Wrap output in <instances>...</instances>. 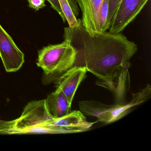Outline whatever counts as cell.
I'll list each match as a JSON object with an SVG mask.
<instances>
[{
  "mask_svg": "<svg viewBox=\"0 0 151 151\" xmlns=\"http://www.w3.org/2000/svg\"><path fill=\"white\" fill-rule=\"evenodd\" d=\"M63 39L76 52L73 66L85 67L100 81H107L129 63L137 51V45L122 33L106 31L92 36L82 22L75 28H64Z\"/></svg>",
  "mask_w": 151,
  "mask_h": 151,
  "instance_id": "6da1fadb",
  "label": "cell"
},
{
  "mask_svg": "<svg viewBox=\"0 0 151 151\" xmlns=\"http://www.w3.org/2000/svg\"><path fill=\"white\" fill-rule=\"evenodd\" d=\"M54 119L47 110L45 99L33 101L26 105L17 119L0 121V134H53L50 123Z\"/></svg>",
  "mask_w": 151,
  "mask_h": 151,
  "instance_id": "7a4b0ae2",
  "label": "cell"
},
{
  "mask_svg": "<svg viewBox=\"0 0 151 151\" xmlns=\"http://www.w3.org/2000/svg\"><path fill=\"white\" fill-rule=\"evenodd\" d=\"M76 52L69 41L49 45L38 51L37 64L43 70L42 82L49 84L74 66Z\"/></svg>",
  "mask_w": 151,
  "mask_h": 151,
  "instance_id": "3957f363",
  "label": "cell"
},
{
  "mask_svg": "<svg viewBox=\"0 0 151 151\" xmlns=\"http://www.w3.org/2000/svg\"><path fill=\"white\" fill-rule=\"evenodd\" d=\"M151 95V87L147 84L137 93H133L130 101L126 104L107 105L91 100L79 101V109L85 115L94 116L98 121L110 124L124 117L132 107L148 100Z\"/></svg>",
  "mask_w": 151,
  "mask_h": 151,
  "instance_id": "277c9868",
  "label": "cell"
},
{
  "mask_svg": "<svg viewBox=\"0 0 151 151\" xmlns=\"http://www.w3.org/2000/svg\"><path fill=\"white\" fill-rule=\"evenodd\" d=\"M148 0H121L112 18L109 32L121 33L139 14Z\"/></svg>",
  "mask_w": 151,
  "mask_h": 151,
  "instance_id": "5b68a950",
  "label": "cell"
},
{
  "mask_svg": "<svg viewBox=\"0 0 151 151\" xmlns=\"http://www.w3.org/2000/svg\"><path fill=\"white\" fill-rule=\"evenodd\" d=\"M0 57L6 71L16 72L24 62V54L0 24Z\"/></svg>",
  "mask_w": 151,
  "mask_h": 151,
  "instance_id": "8992f818",
  "label": "cell"
},
{
  "mask_svg": "<svg viewBox=\"0 0 151 151\" xmlns=\"http://www.w3.org/2000/svg\"><path fill=\"white\" fill-rule=\"evenodd\" d=\"M98 121L88 122L81 111H70L66 116L54 119L50 124L54 134H65L83 132L89 130Z\"/></svg>",
  "mask_w": 151,
  "mask_h": 151,
  "instance_id": "52a82bcc",
  "label": "cell"
},
{
  "mask_svg": "<svg viewBox=\"0 0 151 151\" xmlns=\"http://www.w3.org/2000/svg\"><path fill=\"white\" fill-rule=\"evenodd\" d=\"M87 72L85 67L73 66L54 82L57 89L64 93L71 103L78 86L85 77Z\"/></svg>",
  "mask_w": 151,
  "mask_h": 151,
  "instance_id": "ba28073f",
  "label": "cell"
},
{
  "mask_svg": "<svg viewBox=\"0 0 151 151\" xmlns=\"http://www.w3.org/2000/svg\"><path fill=\"white\" fill-rule=\"evenodd\" d=\"M130 63L118 70L107 81L97 80L96 84L111 91L114 94L118 104L124 99L127 90L129 88Z\"/></svg>",
  "mask_w": 151,
  "mask_h": 151,
  "instance_id": "9c48e42d",
  "label": "cell"
},
{
  "mask_svg": "<svg viewBox=\"0 0 151 151\" xmlns=\"http://www.w3.org/2000/svg\"><path fill=\"white\" fill-rule=\"evenodd\" d=\"M45 100L49 114L54 119L66 116L71 111V102L60 89L56 88Z\"/></svg>",
  "mask_w": 151,
  "mask_h": 151,
  "instance_id": "30bf717a",
  "label": "cell"
},
{
  "mask_svg": "<svg viewBox=\"0 0 151 151\" xmlns=\"http://www.w3.org/2000/svg\"><path fill=\"white\" fill-rule=\"evenodd\" d=\"M63 13L68 22L69 27L75 28L80 25L81 19H77L79 9L75 0H58Z\"/></svg>",
  "mask_w": 151,
  "mask_h": 151,
  "instance_id": "8fae6325",
  "label": "cell"
},
{
  "mask_svg": "<svg viewBox=\"0 0 151 151\" xmlns=\"http://www.w3.org/2000/svg\"><path fill=\"white\" fill-rule=\"evenodd\" d=\"M82 13V23L86 31L93 36L92 8L94 0H76Z\"/></svg>",
  "mask_w": 151,
  "mask_h": 151,
  "instance_id": "7c38bea8",
  "label": "cell"
},
{
  "mask_svg": "<svg viewBox=\"0 0 151 151\" xmlns=\"http://www.w3.org/2000/svg\"><path fill=\"white\" fill-rule=\"evenodd\" d=\"M104 0H94L92 8V22L93 36L101 33L100 15Z\"/></svg>",
  "mask_w": 151,
  "mask_h": 151,
  "instance_id": "4fadbf2b",
  "label": "cell"
},
{
  "mask_svg": "<svg viewBox=\"0 0 151 151\" xmlns=\"http://www.w3.org/2000/svg\"><path fill=\"white\" fill-rule=\"evenodd\" d=\"M121 0H108V10L107 18V28L109 29L112 18L119 6Z\"/></svg>",
  "mask_w": 151,
  "mask_h": 151,
  "instance_id": "5bb4252c",
  "label": "cell"
},
{
  "mask_svg": "<svg viewBox=\"0 0 151 151\" xmlns=\"http://www.w3.org/2000/svg\"><path fill=\"white\" fill-rule=\"evenodd\" d=\"M46 0H28L29 7L38 11L46 6Z\"/></svg>",
  "mask_w": 151,
  "mask_h": 151,
  "instance_id": "9a60e30c",
  "label": "cell"
},
{
  "mask_svg": "<svg viewBox=\"0 0 151 151\" xmlns=\"http://www.w3.org/2000/svg\"><path fill=\"white\" fill-rule=\"evenodd\" d=\"M46 1H47L49 2V3L51 4V7L60 15L63 22L65 23L66 22V19L62 11L58 0H46Z\"/></svg>",
  "mask_w": 151,
  "mask_h": 151,
  "instance_id": "2e32d148",
  "label": "cell"
}]
</instances>
